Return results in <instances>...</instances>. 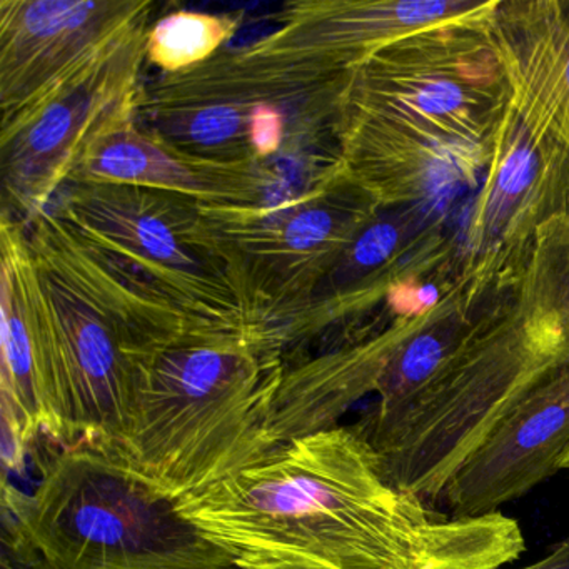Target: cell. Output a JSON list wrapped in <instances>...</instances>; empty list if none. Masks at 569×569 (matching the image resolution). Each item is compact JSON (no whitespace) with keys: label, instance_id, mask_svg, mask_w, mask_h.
I'll use <instances>...</instances> for the list:
<instances>
[{"label":"cell","instance_id":"1","mask_svg":"<svg viewBox=\"0 0 569 569\" xmlns=\"http://www.w3.org/2000/svg\"><path fill=\"white\" fill-rule=\"evenodd\" d=\"M176 506L239 569H499L526 549L515 518H455L392 485L355 425L279 442Z\"/></svg>","mask_w":569,"mask_h":569},{"label":"cell","instance_id":"2","mask_svg":"<svg viewBox=\"0 0 569 569\" xmlns=\"http://www.w3.org/2000/svg\"><path fill=\"white\" fill-rule=\"evenodd\" d=\"M286 372L248 336L201 332L141 352L131 428L112 458L178 499L238 469L262 448Z\"/></svg>","mask_w":569,"mask_h":569},{"label":"cell","instance_id":"3","mask_svg":"<svg viewBox=\"0 0 569 569\" xmlns=\"http://www.w3.org/2000/svg\"><path fill=\"white\" fill-rule=\"evenodd\" d=\"M498 0L405 36L356 66L336 126L341 148H411L488 168L509 88L489 36Z\"/></svg>","mask_w":569,"mask_h":569},{"label":"cell","instance_id":"4","mask_svg":"<svg viewBox=\"0 0 569 569\" xmlns=\"http://www.w3.org/2000/svg\"><path fill=\"white\" fill-rule=\"evenodd\" d=\"M32 495L9 482L2 498L54 569H239L179 512L176 499L98 449L41 459Z\"/></svg>","mask_w":569,"mask_h":569},{"label":"cell","instance_id":"5","mask_svg":"<svg viewBox=\"0 0 569 569\" xmlns=\"http://www.w3.org/2000/svg\"><path fill=\"white\" fill-rule=\"evenodd\" d=\"M6 216V214H2ZM11 221L21 262L42 438L114 456L134 415L138 361L149 349L91 288Z\"/></svg>","mask_w":569,"mask_h":569},{"label":"cell","instance_id":"6","mask_svg":"<svg viewBox=\"0 0 569 569\" xmlns=\"http://www.w3.org/2000/svg\"><path fill=\"white\" fill-rule=\"evenodd\" d=\"M51 209L82 241L199 326L271 349L244 268L198 202L136 186L76 182Z\"/></svg>","mask_w":569,"mask_h":569},{"label":"cell","instance_id":"7","mask_svg":"<svg viewBox=\"0 0 569 569\" xmlns=\"http://www.w3.org/2000/svg\"><path fill=\"white\" fill-rule=\"evenodd\" d=\"M558 366L529 341L511 291L425 391L389 418L355 426L392 485L436 505L462 461Z\"/></svg>","mask_w":569,"mask_h":569},{"label":"cell","instance_id":"8","mask_svg":"<svg viewBox=\"0 0 569 569\" xmlns=\"http://www.w3.org/2000/svg\"><path fill=\"white\" fill-rule=\"evenodd\" d=\"M136 24L0 126L2 214L29 222L48 211L106 132L138 118L146 36Z\"/></svg>","mask_w":569,"mask_h":569},{"label":"cell","instance_id":"9","mask_svg":"<svg viewBox=\"0 0 569 569\" xmlns=\"http://www.w3.org/2000/svg\"><path fill=\"white\" fill-rule=\"evenodd\" d=\"M201 211L234 249L269 348L284 358L289 328L381 204L339 162L278 204Z\"/></svg>","mask_w":569,"mask_h":569},{"label":"cell","instance_id":"10","mask_svg":"<svg viewBox=\"0 0 569 569\" xmlns=\"http://www.w3.org/2000/svg\"><path fill=\"white\" fill-rule=\"evenodd\" d=\"M568 211L569 149L509 102L456 248L455 281L475 298L511 291L539 231Z\"/></svg>","mask_w":569,"mask_h":569},{"label":"cell","instance_id":"11","mask_svg":"<svg viewBox=\"0 0 569 569\" xmlns=\"http://www.w3.org/2000/svg\"><path fill=\"white\" fill-rule=\"evenodd\" d=\"M448 212L429 204L381 208L289 328L282 346L286 368L301 362L305 346L326 329L382 302L425 292L432 276L455 278L458 241L448 234Z\"/></svg>","mask_w":569,"mask_h":569},{"label":"cell","instance_id":"12","mask_svg":"<svg viewBox=\"0 0 569 569\" xmlns=\"http://www.w3.org/2000/svg\"><path fill=\"white\" fill-rule=\"evenodd\" d=\"M472 0H299L279 9V28L239 54L311 76L351 72L375 52L419 29L488 8Z\"/></svg>","mask_w":569,"mask_h":569},{"label":"cell","instance_id":"13","mask_svg":"<svg viewBox=\"0 0 569 569\" xmlns=\"http://www.w3.org/2000/svg\"><path fill=\"white\" fill-rule=\"evenodd\" d=\"M148 0H2V122L34 104L56 82L144 19Z\"/></svg>","mask_w":569,"mask_h":569},{"label":"cell","instance_id":"14","mask_svg":"<svg viewBox=\"0 0 569 569\" xmlns=\"http://www.w3.org/2000/svg\"><path fill=\"white\" fill-rule=\"evenodd\" d=\"M569 448V362L529 389L462 461L439 496L455 518L501 512L562 471Z\"/></svg>","mask_w":569,"mask_h":569},{"label":"cell","instance_id":"15","mask_svg":"<svg viewBox=\"0 0 569 569\" xmlns=\"http://www.w3.org/2000/svg\"><path fill=\"white\" fill-rule=\"evenodd\" d=\"M76 182L154 189L209 208H258L278 189L279 168L278 159L226 162L191 154L136 118L92 144L69 184Z\"/></svg>","mask_w":569,"mask_h":569},{"label":"cell","instance_id":"16","mask_svg":"<svg viewBox=\"0 0 569 569\" xmlns=\"http://www.w3.org/2000/svg\"><path fill=\"white\" fill-rule=\"evenodd\" d=\"M421 316H405L385 328L368 329L286 369L262 428L264 451L339 426L356 402L375 395L392 352Z\"/></svg>","mask_w":569,"mask_h":569},{"label":"cell","instance_id":"17","mask_svg":"<svg viewBox=\"0 0 569 569\" xmlns=\"http://www.w3.org/2000/svg\"><path fill=\"white\" fill-rule=\"evenodd\" d=\"M489 36L512 108L569 149V0H501Z\"/></svg>","mask_w":569,"mask_h":569},{"label":"cell","instance_id":"18","mask_svg":"<svg viewBox=\"0 0 569 569\" xmlns=\"http://www.w3.org/2000/svg\"><path fill=\"white\" fill-rule=\"evenodd\" d=\"M511 291L475 298L466 286L452 282L392 352L376 386L375 408L362 419L389 418L425 391L475 341Z\"/></svg>","mask_w":569,"mask_h":569},{"label":"cell","instance_id":"19","mask_svg":"<svg viewBox=\"0 0 569 569\" xmlns=\"http://www.w3.org/2000/svg\"><path fill=\"white\" fill-rule=\"evenodd\" d=\"M2 271V465L4 472L24 469L26 459L42 439L41 408L36 382L31 315L11 221L0 218Z\"/></svg>","mask_w":569,"mask_h":569},{"label":"cell","instance_id":"20","mask_svg":"<svg viewBox=\"0 0 569 569\" xmlns=\"http://www.w3.org/2000/svg\"><path fill=\"white\" fill-rule=\"evenodd\" d=\"M515 308L529 341L555 365L569 362V219L539 231L515 289Z\"/></svg>","mask_w":569,"mask_h":569},{"label":"cell","instance_id":"21","mask_svg":"<svg viewBox=\"0 0 569 569\" xmlns=\"http://www.w3.org/2000/svg\"><path fill=\"white\" fill-rule=\"evenodd\" d=\"M241 24L239 14L169 12L149 26L146 62L164 76L192 71L224 51Z\"/></svg>","mask_w":569,"mask_h":569},{"label":"cell","instance_id":"22","mask_svg":"<svg viewBox=\"0 0 569 569\" xmlns=\"http://www.w3.org/2000/svg\"><path fill=\"white\" fill-rule=\"evenodd\" d=\"M0 569H54L48 556L32 539L18 509L2 498V535H0Z\"/></svg>","mask_w":569,"mask_h":569},{"label":"cell","instance_id":"23","mask_svg":"<svg viewBox=\"0 0 569 569\" xmlns=\"http://www.w3.org/2000/svg\"><path fill=\"white\" fill-rule=\"evenodd\" d=\"M519 569H569V532L545 558Z\"/></svg>","mask_w":569,"mask_h":569},{"label":"cell","instance_id":"24","mask_svg":"<svg viewBox=\"0 0 569 569\" xmlns=\"http://www.w3.org/2000/svg\"><path fill=\"white\" fill-rule=\"evenodd\" d=\"M562 469H569V448L566 451L565 458H562Z\"/></svg>","mask_w":569,"mask_h":569},{"label":"cell","instance_id":"25","mask_svg":"<svg viewBox=\"0 0 569 569\" xmlns=\"http://www.w3.org/2000/svg\"><path fill=\"white\" fill-rule=\"evenodd\" d=\"M566 216H568V219H569V211H568V212H566Z\"/></svg>","mask_w":569,"mask_h":569}]
</instances>
